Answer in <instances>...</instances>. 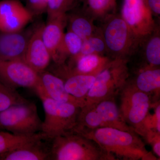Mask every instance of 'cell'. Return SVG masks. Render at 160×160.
<instances>
[{
	"instance_id": "16",
	"label": "cell",
	"mask_w": 160,
	"mask_h": 160,
	"mask_svg": "<svg viewBox=\"0 0 160 160\" xmlns=\"http://www.w3.org/2000/svg\"><path fill=\"white\" fill-rule=\"evenodd\" d=\"M67 25V14L48 18L44 25L42 38L45 46L55 62L57 52L64 35V29Z\"/></svg>"
},
{
	"instance_id": "30",
	"label": "cell",
	"mask_w": 160,
	"mask_h": 160,
	"mask_svg": "<svg viewBox=\"0 0 160 160\" xmlns=\"http://www.w3.org/2000/svg\"><path fill=\"white\" fill-rule=\"evenodd\" d=\"M19 1H20V0H19ZM24 1H26V0H24Z\"/></svg>"
},
{
	"instance_id": "19",
	"label": "cell",
	"mask_w": 160,
	"mask_h": 160,
	"mask_svg": "<svg viewBox=\"0 0 160 160\" xmlns=\"http://www.w3.org/2000/svg\"><path fill=\"white\" fill-rule=\"evenodd\" d=\"M57 76L64 81L65 88L68 93L74 97L85 101V102L87 94L93 85L96 77L69 73H63Z\"/></svg>"
},
{
	"instance_id": "17",
	"label": "cell",
	"mask_w": 160,
	"mask_h": 160,
	"mask_svg": "<svg viewBox=\"0 0 160 160\" xmlns=\"http://www.w3.org/2000/svg\"><path fill=\"white\" fill-rule=\"evenodd\" d=\"M135 52L141 54L145 62L143 68L160 67V29L158 24L150 34L140 41Z\"/></svg>"
},
{
	"instance_id": "10",
	"label": "cell",
	"mask_w": 160,
	"mask_h": 160,
	"mask_svg": "<svg viewBox=\"0 0 160 160\" xmlns=\"http://www.w3.org/2000/svg\"><path fill=\"white\" fill-rule=\"evenodd\" d=\"M0 81L11 89L36 90L41 85L39 75L22 60L0 61Z\"/></svg>"
},
{
	"instance_id": "25",
	"label": "cell",
	"mask_w": 160,
	"mask_h": 160,
	"mask_svg": "<svg viewBox=\"0 0 160 160\" xmlns=\"http://www.w3.org/2000/svg\"><path fill=\"white\" fill-rule=\"evenodd\" d=\"M17 90L9 88L0 81V112L9 107L28 102Z\"/></svg>"
},
{
	"instance_id": "8",
	"label": "cell",
	"mask_w": 160,
	"mask_h": 160,
	"mask_svg": "<svg viewBox=\"0 0 160 160\" xmlns=\"http://www.w3.org/2000/svg\"><path fill=\"white\" fill-rule=\"evenodd\" d=\"M42 122L35 103L29 101L0 112V130L13 134L26 135L42 132Z\"/></svg>"
},
{
	"instance_id": "26",
	"label": "cell",
	"mask_w": 160,
	"mask_h": 160,
	"mask_svg": "<svg viewBox=\"0 0 160 160\" xmlns=\"http://www.w3.org/2000/svg\"><path fill=\"white\" fill-rule=\"evenodd\" d=\"M79 0H48V18L67 14L75 7Z\"/></svg>"
},
{
	"instance_id": "12",
	"label": "cell",
	"mask_w": 160,
	"mask_h": 160,
	"mask_svg": "<svg viewBox=\"0 0 160 160\" xmlns=\"http://www.w3.org/2000/svg\"><path fill=\"white\" fill-rule=\"evenodd\" d=\"M35 26L17 32H0V61H24L27 45Z\"/></svg>"
},
{
	"instance_id": "9",
	"label": "cell",
	"mask_w": 160,
	"mask_h": 160,
	"mask_svg": "<svg viewBox=\"0 0 160 160\" xmlns=\"http://www.w3.org/2000/svg\"><path fill=\"white\" fill-rule=\"evenodd\" d=\"M121 15L139 42L150 34L158 24L146 0H124Z\"/></svg>"
},
{
	"instance_id": "6",
	"label": "cell",
	"mask_w": 160,
	"mask_h": 160,
	"mask_svg": "<svg viewBox=\"0 0 160 160\" xmlns=\"http://www.w3.org/2000/svg\"><path fill=\"white\" fill-rule=\"evenodd\" d=\"M104 127L135 132L123 119L119 107L114 98L104 100L81 108L77 126L73 131Z\"/></svg>"
},
{
	"instance_id": "5",
	"label": "cell",
	"mask_w": 160,
	"mask_h": 160,
	"mask_svg": "<svg viewBox=\"0 0 160 160\" xmlns=\"http://www.w3.org/2000/svg\"><path fill=\"white\" fill-rule=\"evenodd\" d=\"M51 160H111L94 141L75 132L51 139Z\"/></svg>"
},
{
	"instance_id": "14",
	"label": "cell",
	"mask_w": 160,
	"mask_h": 160,
	"mask_svg": "<svg viewBox=\"0 0 160 160\" xmlns=\"http://www.w3.org/2000/svg\"><path fill=\"white\" fill-rule=\"evenodd\" d=\"M51 139L40 138L0 155V160H50Z\"/></svg>"
},
{
	"instance_id": "28",
	"label": "cell",
	"mask_w": 160,
	"mask_h": 160,
	"mask_svg": "<svg viewBox=\"0 0 160 160\" xmlns=\"http://www.w3.org/2000/svg\"><path fill=\"white\" fill-rule=\"evenodd\" d=\"M145 138L152 147L155 153L160 157V133L152 129H149L145 135Z\"/></svg>"
},
{
	"instance_id": "21",
	"label": "cell",
	"mask_w": 160,
	"mask_h": 160,
	"mask_svg": "<svg viewBox=\"0 0 160 160\" xmlns=\"http://www.w3.org/2000/svg\"><path fill=\"white\" fill-rule=\"evenodd\" d=\"M83 40L70 30L64 33L59 47L57 52L54 62L57 65L66 63V61L74 57L80 53L82 45Z\"/></svg>"
},
{
	"instance_id": "22",
	"label": "cell",
	"mask_w": 160,
	"mask_h": 160,
	"mask_svg": "<svg viewBox=\"0 0 160 160\" xmlns=\"http://www.w3.org/2000/svg\"><path fill=\"white\" fill-rule=\"evenodd\" d=\"M82 10L94 21L101 22L115 12L116 0H82Z\"/></svg>"
},
{
	"instance_id": "1",
	"label": "cell",
	"mask_w": 160,
	"mask_h": 160,
	"mask_svg": "<svg viewBox=\"0 0 160 160\" xmlns=\"http://www.w3.org/2000/svg\"><path fill=\"white\" fill-rule=\"evenodd\" d=\"M94 141L111 160H154L145 143L134 131L104 127L74 131Z\"/></svg>"
},
{
	"instance_id": "4",
	"label": "cell",
	"mask_w": 160,
	"mask_h": 160,
	"mask_svg": "<svg viewBox=\"0 0 160 160\" xmlns=\"http://www.w3.org/2000/svg\"><path fill=\"white\" fill-rule=\"evenodd\" d=\"M36 93L42 101L45 112L42 132L52 139L73 132L77 126L81 107L52 99L46 95L43 89L38 90Z\"/></svg>"
},
{
	"instance_id": "7",
	"label": "cell",
	"mask_w": 160,
	"mask_h": 160,
	"mask_svg": "<svg viewBox=\"0 0 160 160\" xmlns=\"http://www.w3.org/2000/svg\"><path fill=\"white\" fill-rule=\"evenodd\" d=\"M120 94L119 107L123 119L137 134L144 137L148 131L145 121L152 105L151 98L129 79Z\"/></svg>"
},
{
	"instance_id": "13",
	"label": "cell",
	"mask_w": 160,
	"mask_h": 160,
	"mask_svg": "<svg viewBox=\"0 0 160 160\" xmlns=\"http://www.w3.org/2000/svg\"><path fill=\"white\" fill-rule=\"evenodd\" d=\"M44 25L41 23L35 26L24 58V62L38 73L46 70L52 61L51 55L43 41Z\"/></svg>"
},
{
	"instance_id": "15",
	"label": "cell",
	"mask_w": 160,
	"mask_h": 160,
	"mask_svg": "<svg viewBox=\"0 0 160 160\" xmlns=\"http://www.w3.org/2000/svg\"><path fill=\"white\" fill-rule=\"evenodd\" d=\"M41 85L46 94L52 99L70 103L82 108L85 101L72 96L66 91L62 79L51 72L45 70L39 73Z\"/></svg>"
},
{
	"instance_id": "24",
	"label": "cell",
	"mask_w": 160,
	"mask_h": 160,
	"mask_svg": "<svg viewBox=\"0 0 160 160\" xmlns=\"http://www.w3.org/2000/svg\"><path fill=\"white\" fill-rule=\"evenodd\" d=\"M106 44L100 29L98 33L83 40L81 51L75 57L92 54L106 55Z\"/></svg>"
},
{
	"instance_id": "29",
	"label": "cell",
	"mask_w": 160,
	"mask_h": 160,
	"mask_svg": "<svg viewBox=\"0 0 160 160\" xmlns=\"http://www.w3.org/2000/svg\"><path fill=\"white\" fill-rule=\"evenodd\" d=\"M147 4L153 16L159 18L160 0H146Z\"/></svg>"
},
{
	"instance_id": "23",
	"label": "cell",
	"mask_w": 160,
	"mask_h": 160,
	"mask_svg": "<svg viewBox=\"0 0 160 160\" xmlns=\"http://www.w3.org/2000/svg\"><path fill=\"white\" fill-rule=\"evenodd\" d=\"M42 132L31 135H18L0 130V155L33 140L46 138Z\"/></svg>"
},
{
	"instance_id": "11",
	"label": "cell",
	"mask_w": 160,
	"mask_h": 160,
	"mask_svg": "<svg viewBox=\"0 0 160 160\" xmlns=\"http://www.w3.org/2000/svg\"><path fill=\"white\" fill-rule=\"evenodd\" d=\"M19 0L0 1V32H17L22 30L33 19Z\"/></svg>"
},
{
	"instance_id": "27",
	"label": "cell",
	"mask_w": 160,
	"mask_h": 160,
	"mask_svg": "<svg viewBox=\"0 0 160 160\" xmlns=\"http://www.w3.org/2000/svg\"><path fill=\"white\" fill-rule=\"evenodd\" d=\"M26 8L33 17L47 12L48 0H26Z\"/></svg>"
},
{
	"instance_id": "18",
	"label": "cell",
	"mask_w": 160,
	"mask_h": 160,
	"mask_svg": "<svg viewBox=\"0 0 160 160\" xmlns=\"http://www.w3.org/2000/svg\"><path fill=\"white\" fill-rule=\"evenodd\" d=\"M94 20L82 10L67 13L68 30L78 36L83 40L86 39L100 31L99 27L94 25Z\"/></svg>"
},
{
	"instance_id": "3",
	"label": "cell",
	"mask_w": 160,
	"mask_h": 160,
	"mask_svg": "<svg viewBox=\"0 0 160 160\" xmlns=\"http://www.w3.org/2000/svg\"><path fill=\"white\" fill-rule=\"evenodd\" d=\"M129 61L121 58L112 59L96 77L85 99V106L114 98L120 93L129 80Z\"/></svg>"
},
{
	"instance_id": "2",
	"label": "cell",
	"mask_w": 160,
	"mask_h": 160,
	"mask_svg": "<svg viewBox=\"0 0 160 160\" xmlns=\"http://www.w3.org/2000/svg\"><path fill=\"white\" fill-rule=\"evenodd\" d=\"M100 26L106 44L107 56L129 60L134 54L139 42L121 14L109 15L101 21Z\"/></svg>"
},
{
	"instance_id": "20",
	"label": "cell",
	"mask_w": 160,
	"mask_h": 160,
	"mask_svg": "<svg viewBox=\"0 0 160 160\" xmlns=\"http://www.w3.org/2000/svg\"><path fill=\"white\" fill-rule=\"evenodd\" d=\"M139 89L154 97L160 95V67H145L139 70L135 80L132 81Z\"/></svg>"
}]
</instances>
